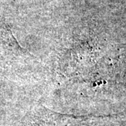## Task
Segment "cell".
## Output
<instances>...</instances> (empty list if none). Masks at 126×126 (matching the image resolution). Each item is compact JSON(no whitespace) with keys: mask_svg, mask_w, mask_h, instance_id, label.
Returning a JSON list of instances; mask_svg holds the SVG:
<instances>
[{"mask_svg":"<svg viewBox=\"0 0 126 126\" xmlns=\"http://www.w3.org/2000/svg\"><path fill=\"white\" fill-rule=\"evenodd\" d=\"M95 116H74L55 112L36 104L23 116L21 126H91Z\"/></svg>","mask_w":126,"mask_h":126,"instance_id":"obj_1","label":"cell"},{"mask_svg":"<svg viewBox=\"0 0 126 126\" xmlns=\"http://www.w3.org/2000/svg\"><path fill=\"white\" fill-rule=\"evenodd\" d=\"M0 46L15 54H30L27 50L24 49L18 41L16 38L14 36L13 32L10 28L9 25L0 18Z\"/></svg>","mask_w":126,"mask_h":126,"instance_id":"obj_2","label":"cell"}]
</instances>
